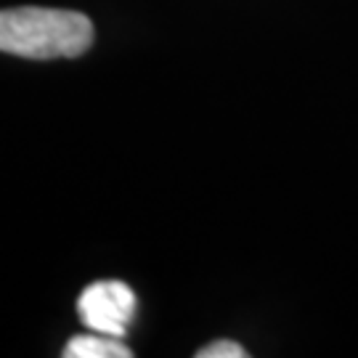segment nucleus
I'll use <instances>...</instances> for the list:
<instances>
[{
  "instance_id": "1",
  "label": "nucleus",
  "mask_w": 358,
  "mask_h": 358,
  "mask_svg": "<svg viewBox=\"0 0 358 358\" xmlns=\"http://www.w3.org/2000/svg\"><path fill=\"white\" fill-rule=\"evenodd\" d=\"M93 43V22L64 8H3L0 51L24 59H75Z\"/></svg>"
},
{
  "instance_id": "2",
  "label": "nucleus",
  "mask_w": 358,
  "mask_h": 358,
  "mask_svg": "<svg viewBox=\"0 0 358 358\" xmlns=\"http://www.w3.org/2000/svg\"><path fill=\"white\" fill-rule=\"evenodd\" d=\"M136 292L125 282H93L77 297V313L90 332L122 337L136 316Z\"/></svg>"
},
{
  "instance_id": "3",
  "label": "nucleus",
  "mask_w": 358,
  "mask_h": 358,
  "mask_svg": "<svg viewBox=\"0 0 358 358\" xmlns=\"http://www.w3.org/2000/svg\"><path fill=\"white\" fill-rule=\"evenodd\" d=\"M64 358H130V348L120 343V337H109V334H77L72 337L66 348L62 350Z\"/></svg>"
},
{
  "instance_id": "4",
  "label": "nucleus",
  "mask_w": 358,
  "mask_h": 358,
  "mask_svg": "<svg viewBox=\"0 0 358 358\" xmlns=\"http://www.w3.org/2000/svg\"><path fill=\"white\" fill-rule=\"evenodd\" d=\"M247 350H244L239 343H231V340H217V343H210L202 350H196V358H244Z\"/></svg>"
}]
</instances>
